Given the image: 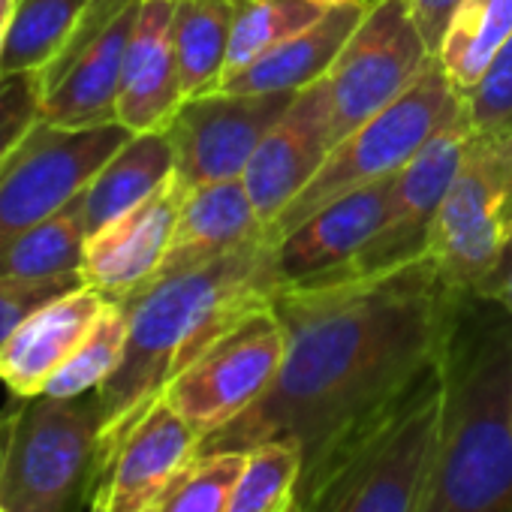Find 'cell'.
Instances as JSON below:
<instances>
[{"label": "cell", "instance_id": "obj_1", "mask_svg": "<svg viewBox=\"0 0 512 512\" xmlns=\"http://www.w3.org/2000/svg\"><path fill=\"white\" fill-rule=\"evenodd\" d=\"M464 302L428 256L383 275L281 287L272 308L287 335L284 365L269 392L205 437L199 452L293 443L302 452V494L353 437L443 362Z\"/></svg>", "mask_w": 512, "mask_h": 512}, {"label": "cell", "instance_id": "obj_2", "mask_svg": "<svg viewBox=\"0 0 512 512\" xmlns=\"http://www.w3.org/2000/svg\"><path fill=\"white\" fill-rule=\"evenodd\" d=\"M278 290L275 244L260 235L208 266L157 278L115 299L127 308V347L121 365L97 389L103 431L94 473L139 416L163 398L172 377L247 314L272 305Z\"/></svg>", "mask_w": 512, "mask_h": 512}, {"label": "cell", "instance_id": "obj_3", "mask_svg": "<svg viewBox=\"0 0 512 512\" xmlns=\"http://www.w3.org/2000/svg\"><path fill=\"white\" fill-rule=\"evenodd\" d=\"M467 302L443 359V416L419 512H512V314L485 317Z\"/></svg>", "mask_w": 512, "mask_h": 512}, {"label": "cell", "instance_id": "obj_4", "mask_svg": "<svg viewBox=\"0 0 512 512\" xmlns=\"http://www.w3.org/2000/svg\"><path fill=\"white\" fill-rule=\"evenodd\" d=\"M440 416L443 362L323 467L299 512H419Z\"/></svg>", "mask_w": 512, "mask_h": 512}, {"label": "cell", "instance_id": "obj_5", "mask_svg": "<svg viewBox=\"0 0 512 512\" xmlns=\"http://www.w3.org/2000/svg\"><path fill=\"white\" fill-rule=\"evenodd\" d=\"M461 109L464 103L449 85L440 58L431 55L416 82L398 100H392L383 112H377L371 121L356 127L332 148L311 184L281 211L272 226H266V241L278 244L299 223H305L335 199L368 184L395 178L437 130L461 115Z\"/></svg>", "mask_w": 512, "mask_h": 512}, {"label": "cell", "instance_id": "obj_6", "mask_svg": "<svg viewBox=\"0 0 512 512\" xmlns=\"http://www.w3.org/2000/svg\"><path fill=\"white\" fill-rule=\"evenodd\" d=\"M103 410L97 392L76 398H13L10 440L0 470L4 512H70L91 488Z\"/></svg>", "mask_w": 512, "mask_h": 512}, {"label": "cell", "instance_id": "obj_7", "mask_svg": "<svg viewBox=\"0 0 512 512\" xmlns=\"http://www.w3.org/2000/svg\"><path fill=\"white\" fill-rule=\"evenodd\" d=\"M512 232V127L473 136L434 217L428 263L458 296H470Z\"/></svg>", "mask_w": 512, "mask_h": 512}, {"label": "cell", "instance_id": "obj_8", "mask_svg": "<svg viewBox=\"0 0 512 512\" xmlns=\"http://www.w3.org/2000/svg\"><path fill=\"white\" fill-rule=\"evenodd\" d=\"M287 353V335L272 305L247 314L238 326L205 347L163 398L205 440L247 413L275 383Z\"/></svg>", "mask_w": 512, "mask_h": 512}, {"label": "cell", "instance_id": "obj_9", "mask_svg": "<svg viewBox=\"0 0 512 512\" xmlns=\"http://www.w3.org/2000/svg\"><path fill=\"white\" fill-rule=\"evenodd\" d=\"M428 58L431 52L404 0H368L362 22L326 73L335 145L398 100L416 82Z\"/></svg>", "mask_w": 512, "mask_h": 512}, {"label": "cell", "instance_id": "obj_10", "mask_svg": "<svg viewBox=\"0 0 512 512\" xmlns=\"http://www.w3.org/2000/svg\"><path fill=\"white\" fill-rule=\"evenodd\" d=\"M130 136L124 124L61 130L43 121L0 175V247L67 208Z\"/></svg>", "mask_w": 512, "mask_h": 512}, {"label": "cell", "instance_id": "obj_11", "mask_svg": "<svg viewBox=\"0 0 512 512\" xmlns=\"http://www.w3.org/2000/svg\"><path fill=\"white\" fill-rule=\"evenodd\" d=\"M473 127L467 121V112L455 115L443 130H437L419 154L392 178L383 223L374 232V238L353 256V260L323 278H368L383 275L392 269H401L407 263H416L428 250L434 217L449 193V184L473 142Z\"/></svg>", "mask_w": 512, "mask_h": 512}, {"label": "cell", "instance_id": "obj_12", "mask_svg": "<svg viewBox=\"0 0 512 512\" xmlns=\"http://www.w3.org/2000/svg\"><path fill=\"white\" fill-rule=\"evenodd\" d=\"M299 91L284 94H202L184 100L166 127L175 181L184 190L241 178L250 157L293 106Z\"/></svg>", "mask_w": 512, "mask_h": 512}, {"label": "cell", "instance_id": "obj_13", "mask_svg": "<svg viewBox=\"0 0 512 512\" xmlns=\"http://www.w3.org/2000/svg\"><path fill=\"white\" fill-rule=\"evenodd\" d=\"M199 449L202 437L190 422L166 398H157L94 473L91 506L106 512H148Z\"/></svg>", "mask_w": 512, "mask_h": 512}, {"label": "cell", "instance_id": "obj_14", "mask_svg": "<svg viewBox=\"0 0 512 512\" xmlns=\"http://www.w3.org/2000/svg\"><path fill=\"white\" fill-rule=\"evenodd\" d=\"M332 148V91L323 76L296 94L293 106L256 148L241 175L263 226H272L311 184Z\"/></svg>", "mask_w": 512, "mask_h": 512}, {"label": "cell", "instance_id": "obj_15", "mask_svg": "<svg viewBox=\"0 0 512 512\" xmlns=\"http://www.w3.org/2000/svg\"><path fill=\"white\" fill-rule=\"evenodd\" d=\"M142 0L109 19L97 34L61 55L46 73L43 85V121L61 130H88L118 124V94L127 46L139 19Z\"/></svg>", "mask_w": 512, "mask_h": 512}, {"label": "cell", "instance_id": "obj_16", "mask_svg": "<svg viewBox=\"0 0 512 512\" xmlns=\"http://www.w3.org/2000/svg\"><path fill=\"white\" fill-rule=\"evenodd\" d=\"M184 193L187 190L172 175L142 205L88 235L82 260L85 287L106 299H127L148 287L163 266Z\"/></svg>", "mask_w": 512, "mask_h": 512}, {"label": "cell", "instance_id": "obj_17", "mask_svg": "<svg viewBox=\"0 0 512 512\" xmlns=\"http://www.w3.org/2000/svg\"><path fill=\"white\" fill-rule=\"evenodd\" d=\"M389 187L392 178L353 190L284 235L275 244V272L281 287L344 269L380 229Z\"/></svg>", "mask_w": 512, "mask_h": 512}, {"label": "cell", "instance_id": "obj_18", "mask_svg": "<svg viewBox=\"0 0 512 512\" xmlns=\"http://www.w3.org/2000/svg\"><path fill=\"white\" fill-rule=\"evenodd\" d=\"M106 296L79 287L28 314L0 353V380L13 398L43 395L55 371L76 353L106 308Z\"/></svg>", "mask_w": 512, "mask_h": 512}, {"label": "cell", "instance_id": "obj_19", "mask_svg": "<svg viewBox=\"0 0 512 512\" xmlns=\"http://www.w3.org/2000/svg\"><path fill=\"white\" fill-rule=\"evenodd\" d=\"M172 13L175 0H142L139 7L118 94V124L133 133L166 130L184 103L172 46Z\"/></svg>", "mask_w": 512, "mask_h": 512}, {"label": "cell", "instance_id": "obj_20", "mask_svg": "<svg viewBox=\"0 0 512 512\" xmlns=\"http://www.w3.org/2000/svg\"><path fill=\"white\" fill-rule=\"evenodd\" d=\"M263 232L266 226L253 208L244 178L187 190L157 278L208 266Z\"/></svg>", "mask_w": 512, "mask_h": 512}, {"label": "cell", "instance_id": "obj_21", "mask_svg": "<svg viewBox=\"0 0 512 512\" xmlns=\"http://www.w3.org/2000/svg\"><path fill=\"white\" fill-rule=\"evenodd\" d=\"M365 10H368V0H341V4L332 7L317 25L269 49L263 58H256L244 70H238L232 79H226L217 91L284 94V91H302L320 82L332 70L335 58L341 55L344 43L362 22Z\"/></svg>", "mask_w": 512, "mask_h": 512}, {"label": "cell", "instance_id": "obj_22", "mask_svg": "<svg viewBox=\"0 0 512 512\" xmlns=\"http://www.w3.org/2000/svg\"><path fill=\"white\" fill-rule=\"evenodd\" d=\"M175 175V157L166 130L133 133L109 163L82 190V217L88 235L142 205Z\"/></svg>", "mask_w": 512, "mask_h": 512}, {"label": "cell", "instance_id": "obj_23", "mask_svg": "<svg viewBox=\"0 0 512 512\" xmlns=\"http://www.w3.org/2000/svg\"><path fill=\"white\" fill-rule=\"evenodd\" d=\"M235 28V0H175L172 46L184 100L214 94Z\"/></svg>", "mask_w": 512, "mask_h": 512}, {"label": "cell", "instance_id": "obj_24", "mask_svg": "<svg viewBox=\"0 0 512 512\" xmlns=\"http://www.w3.org/2000/svg\"><path fill=\"white\" fill-rule=\"evenodd\" d=\"M85 241H88V229H85L82 193H79L67 208L19 232L13 241L0 247V278L46 281V278L82 275Z\"/></svg>", "mask_w": 512, "mask_h": 512}, {"label": "cell", "instance_id": "obj_25", "mask_svg": "<svg viewBox=\"0 0 512 512\" xmlns=\"http://www.w3.org/2000/svg\"><path fill=\"white\" fill-rule=\"evenodd\" d=\"M91 0H16L7 25L0 79L16 73H43L64 52L82 25Z\"/></svg>", "mask_w": 512, "mask_h": 512}, {"label": "cell", "instance_id": "obj_26", "mask_svg": "<svg viewBox=\"0 0 512 512\" xmlns=\"http://www.w3.org/2000/svg\"><path fill=\"white\" fill-rule=\"evenodd\" d=\"M512 37V0H464L437 49L449 85L464 100Z\"/></svg>", "mask_w": 512, "mask_h": 512}, {"label": "cell", "instance_id": "obj_27", "mask_svg": "<svg viewBox=\"0 0 512 512\" xmlns=\"http://www.w3.org/2000/svg\"><path fill=\"white\" fill-rule=\"evenodd\" d=\"M338 4L341 0H235L232 46L220 85L256 58H263L269 49L317 25Z\"/></svg>", "mask_w": 512, "mask_h": 512}, {"label": "cell", "instance_id": "obj_28", "mask_svg": "<svg viewBox=\"0 0 512 512\" xmlns=\"http://www.w3.org/2000/svg\"><path fill=\"white\" fill-rule=\"evenodd\" d=\"M302 452L272 440L247 449V464L232 488L226 512H299Z\"/></svg>", "mask_w": 512, "mask_h": 512}, {"label": "cell", "instance_id": "obj_29", "mask_svg": "<svg viewBox=\"0 0 512 512\" xmlns=\"http://www.w3.org/2000/svg\"><path fill=\"white\" fill-rule=\"evenodd\" d=\"M124 347H127V308L121 302L109 299L100 320L88 332V338L55 371V377L46 383L43 395L76 398V395L97 392L112 377V371L121 365Z\"/></svg>", "mask_w": 512, "mask_h": 512}, {"label": "cell", "instance_id": "obj_30", "mask_svg": "<svg viewBox=\"0 0 512 512\" xmlns=\"http://www.w3.org/2000/svg\"><path fill=\"white\" fill-rule=\"evenodd\" d=\"M244 464L247 452L241 449L199 452L148 512H226Z\"/></svg>", "mask_w": 512, "mask_h": 512}, {"label": "cell", "instance_id": "obj_31", "mask_svg": "<svg viewBox=\"0 0 512 512\" xmlns=\"http://www.w3.org/2000/svg\"><path fill=\"white\" fill-rule=\"evenodd\" d=\"M43 124V85L37 73L0 79V175H4L31 133Z\"/></svg>", "mask_w": 512, "mask_h": 512}, {"label": "cell", "instance_id": "obj_32", "mask_svg": "<svg viewBox=\"0 0 512 512\" xmlns=\"http://www.w3.org/2000/svg\"><path fill=\"white\" fill-rule=\"evenodd\" d=\"M461 103L476 136L512 127V37Z\"/></svg>", "mask_w": 512, "mask_h": 512}, {"label": "cell", "instance_id": "obj_33", "mask_svg": "<svg viewBox=\"0 0 512 512\" xmlns=\"http://www.w3.org/2000/svg\"><path fill=\"white\" fill-rule=\"evenodd\" d=\"M85 287L82 275H64V278H46V281H10L0 278V353H4L10 335L19 329V323L34 314L40 305Z\"/></svg>", "mask_w": 512, "mask_h": 512}, {"label": "cell", "instance_id": "obj_34", "mask_svg": "<svg viewBox=\"0 0 512 512\" xmlns=\"http://www.w3.org/2000/svg\"><path fill=\"white\" fill-rule=\"evenodd\" d=\"M461 4L464 0H404V7L431 55H437V49L452 25V16L458 13Z\"/></svg>", "mask_w": 512, "mask_h": 512}, {"label": "cell", "instance_id": "obj_35", "mask_svg": "<svg viewBox=\"0 0 512 512\" xmlns=\"http://www.w3.org/2000/svg\"><path fill=\"white\" fill-rule=\"evenodd\" d=\"M470 299L476 302H491L497 305L500 311L512 314V232L509 238L503 241L500 253L494 256L491 269L482 275V281L473 287Z\"/></svg>", "mask_w": 512, "mask_h": 512}, {"label": "cell", "instance_id": "obj_36", "mask_svg": "<svg viewBox=\"0 0 512 512\" xmlns=\"http://www.w3.org/2000/svg\"><path fill=\"white\" fill-rule=\"evenodd\" d=\"M13 4L16 0H0V55H4V40H7V25L13 16Z\"/></svg>", "mask_w": 512, "mask_h": 512}, {"label": "cell", "instance_id": "obj_37", "mask_svg": "<svg viewBox=\"0 0 512 512\" xmlns=\"http://www.w3.org/2000/svg\"><path fill=\"white\" fill-rule=\"evenodd\" d=\"M7 440H10V407L0 413V470H4V455H7Z\"/></svg>", "mask_w": 512, "mask_h": 512}, {"label": "cell", "instance_id": "obj_38", "mask_svg": "<svg viewBox=\"0 0 512 512\" xmlns=\"http://www.w3.org/2000/svg\"><path fill=\"white\" fill-rule=\"evenodd\" d=\"M91 512H106V509H97V506H91Z\"/></svg>", "mask_w": 512, "mask_h": 512}, {"label": "cell", "instance_id": "obj_39", "mask_svg": "<svg viewBox=\"0 0 512 512\" xmlns=\"http://www.w3.org/2000/svg\"><path fill=\"white\" fill-rule=\"evenodd\" d=\"M0 512H4V509H0Z\"/></svg>", "mask_w": 512, "mask_h": 512}]
</instances>
